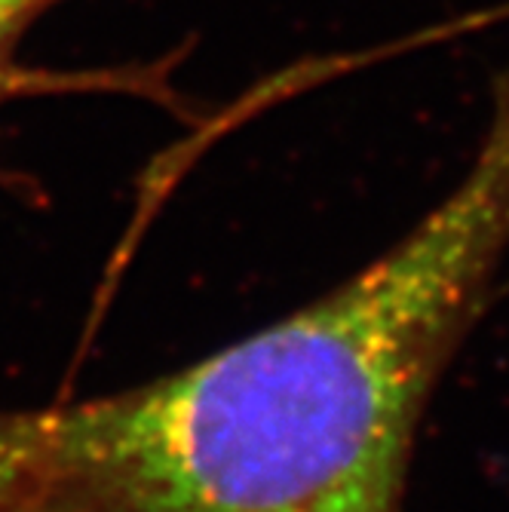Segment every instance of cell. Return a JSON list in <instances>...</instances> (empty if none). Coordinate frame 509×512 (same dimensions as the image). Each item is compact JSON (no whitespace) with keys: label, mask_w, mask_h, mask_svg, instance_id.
I'll list each match as a JSON object with an SVG mask.
<instances>
[{"label":"cell","mask_w":509,"mask_h":512,"mask_svg":"<svg viewBox=\"0 0 509 512\" xmlns=\"http://www.w3.org/2000/svg\"><path fill=\"white\" fill-rule=\"evenodd\" d=\"M509 252V77L451 194L341 286L126 390L0 408V512H405Z\"/></svg>","instance_id":"1"},{"label":"cell","mask_w":509,"mask_h":512,"mask_svg":"<svg viewBox=\"0 0 509 512\" xmlns=\"http://www.w3.org/2000/svg\"><path fill=\"white\" fill-rule=\"evenodd\" d=\"M62 0H0V105L65 92H126L175 108L178 96L166 83V68H108V71H50L19 59L31 25Z\"/></svg>","instance_id":"2"}]
</instances>
